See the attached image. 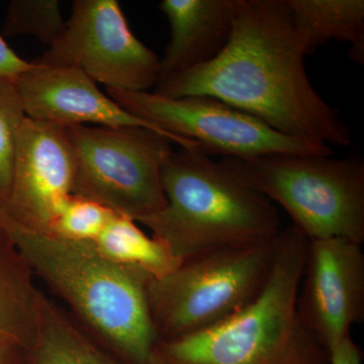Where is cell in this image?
Returning <instances> with one entry per match:
<instances>
[{"label": "cell", "instance_id": "obj_1", "mask_svg": "<svg viewBox=\"0 0 364 364\" xmlns=\"http://www.w3.org/2000/svg\"><path fill=\"white\" fill-rule=\"evenodd\" d=\"M306 55L284 0H234L233 28L221 54L159 81L153 92L217 98L291 138L350 145V129L309 80Z\"/></svg>", "mask_w": 364, "mask_h": 364}, {"label": "cell", "instance_id": "obj_9", "mask_svg": "<svg viewBox=\"0 0 364 364\" xmlns=\"http://www.w3.org/2000/svg\"><path fill=\"white\" fill-rule=\"evenodd\" d=\"M36 62L78 69L109 90L148 91L159 79V57L132 33L117 0L74 1L65 30Z\"/></svg>", "mask_w": 364, "mask_h": 364}, {"label": "cell", "instance_id": "obj_7", "mask_svg": "<svg viewBox=\"0 0 364 364\" xmlns=\"http://www.w3.org/2000/svg\"><path fill=\"white\" fill-rule=\"evenodd\" d=\"M74 159L71 193L139 221L166 207L161 168L171 141L140 127L66 128Z\"/></svg>", "mask_w": 364, "mask_h": 364}, {"label": "cell", "instance_id": "obj_23", "mask_svg": "<svg viewBox=\"0 0 364 364\" xmlns=\"http://www.w3.org/2000/svg\"><path fill=\"white\" fill-rule=\"evenodd\" d=\"M0 364H30L28 349L20 345L0 343Z\"/></svg>", "mask_w": 364, "mask_h": 364}, {"label": "cell", "instance_id": "obj_8", "mask_svg": "<svg viewBox=\"0 0 364 364\" xmlns=\"http://www.w3.org/2000/svg\"><path fill=\"white\" fill-rule=\"evenodd\" d=\"M107 92L124 111L169 135L193 141L208 156L251 159L268 154L334 155L330 146L284 135L217 98H170L148 91L109 88Z\"/></svg>", "mask_w": 364, "mask_h": 364}, {"label": "cell", "instance_id": "obj_20", "mask_svg": "<svg viewBox=\"0 0 364 364\" xmlns=\"http://www.w3.org/2000/svg\"><path fill=\"white\" fill-rule=\"evenodd\" d=\"M26 119L14 81L0 79V203H6L9 200L16 144Z\"/></svg>", "mask_w": 364, "mask_h": 364}, {"label": "cell", "instance_id": "obj_14", "mask_svg": "<svg viewBox=\"0 0 364 364\" xmlns=\"http://www.w3.org/2000/svg\"><path fill=\"white\" fill-rule=\"evenodd\" d=\"M33 277L25 257L0 230V343L28 350L32 346L42 294Z\"/></svg>", "mask_w": 364, "mask_h": 364}, {"label": "cell", "instance_id": "obj_17", "mask_svg": "<svg viewBox=\"0 0 364 364\" xmlns=\"http://www.w3.org/2000/svg\"><path fill=\"white\" fill-rule=\"evenodd\" d=\"M136 223L114 215L93 245L107 259L150 279H161L181 267V260L161 242L144 233Z\"/></svg>", "mask_w": 364, "mask_h": 364}, {"label": "cell", "instance_id": "obj_3", "mask_svg": "<svg viewBox=\"0 0 364 364\" xmlns=\"http://www.w3.org/2000/svg\"><path fill=\"white\" fill-rule=\"evenodd\" d=\"M161 181L166 207L136 223L182 262L267 243L282 230L269 200L200 150H172L162 165Z\"/></svg>", "mask_w": 364, "mask_h": 364}, {"label": "cell", "instance_id": "obj_5", "mask_svg": "<svg viewBox=\"0 0 364 364\" xmlns=\"http://www.w3.org/2000/svg\"><path fill=\"white\" fill-rule=\"evenodd\" d=\"M249 188L282 205L309 240L364 242V162L358 154H268L220 160Z\"/></svg>", "mask_w": 364, "mask_h": 364}, {"label": "cell", "instance_id": "obj_18", "mask_svg": "<svg viewBox=\"0 0 364 364\" xmlns=\"http://www.w3.org/2000/svg\"><path fill=\"white\" fill-rule=\"evenodd\" d=\"M66 21L57 0H13L7 7L4 35H33L52 46L65 30Z\"/></svg>", "mask_w": 364, "mask_h": 364}, {"label": "cell", "instance_id": "obj_12", "mask_svg": "<svg viewBox=\"0 0 364 364\" xmlns=\"http://www.w3.org/2000/svg\"><path fill=\"white\" fill-rule=\"evenodd\" d=\"M32 63L28 71L14 80L28 119L64 128L85 124L109 128L140 127L161 134L184 149L200 150L193 141L169 135L124 111L82 71L36 61Z\"/></svg>", "mask_w": 364, "mask_h": 364}, {"label": "cell", "instance_id": "obj_19", "mask_svg": "<svg viewBox=\"0 0 364 364\" xmlns=\"http://www.w3.org/2000/svg\"><path fill=\"white\" fill-rule=\"evenodd\" d=\"M116 215L100 203L71 195L59 208L46 233L67 240L93 242Z\"/></svg>", "mask_w": 364, "mask_h": 364}, {"label": "cell", "instance_id": "obj_10", "mask_svg": "<svg viewBox=\"0 0 364 364\" xmlns=\"http://www.w3.org/2000/svg\"><path fill=\"white\" fill-rule=\"evenodd\" d=\"M361 245L340 237L309 240L299 315L328 353L364 320Z\"/></svg>", "mask_w": 364, "mask_h": 364}, {"label": "cell", "instance_id": "obj_4", "mask_svg": "<svg viewBox=\"0 0 364 364\" xmlns=\"http://www.w3.org/2000/svg\"><path fill=\"white\" fill-rule=\"evenodd\" d=\"M308 245L296 227L282 229L259 296L210 329L159 341L157 364H329V353L299 315Z\"/></svg>", "mask_w": 364, "mask_h": 364}, {"label": "cell", "instance_id": "obj_13", "mask_svg": "<svg viewBox=\"0 0 364 364\" xmlns=\"http://www.w3.org/2000/svg\"><path fill=\"white\" fill-rule=\"evenodd\" d=\"M159 6L171 35L160 59L158 82L213 61L229 42L234 0H163Z\"/></svg>", "mask_w": 364, "mask_h": 364}, {"label": "cell", "instance_id": "obj_2", "mask_svg": "<svg viewBox=\"0 0 364 364\" xmlns=\"http://www.w3.org/2000/svg\"><path fill=\"white\" fill-rule=\"evenodd\" d=\"M0 230L35 277L71 309L83 330L121 364H157L159 337L148 306L147 275L117 265L92 242L30 229L0 205Z\"/></svg>", "mask_w": 364, "mask_h": 364}, {"label": "cell", "instance_id": "obj_15", "mask_svg": "<svg viewBox=\"0 0 364 364\" xmlns=\"http://www.w3.org/2000/svg\"><path fill=\"white\" fill-rule=\"evenodd\" d=\"M306 55L331 40L351 44L354 62L364 61L363 0H284Z\"/></svg>", "mask_w": 364, "mask_h": 364}, {"label": "cell", "instance_id": "obj_11", "mask_svg": "<svg viewBox=\"0 0 364 364\" xmlns=\"http://www.w3.org/2000/svg\"><path fill=\"white\" fill-rule=\"evenodd\" d=\"M73 152L66 128L26 117L16 144L7 214L36 231L46 232L72 195Z\"/></svg>", "mask_w": 364, "mask_h": 364}, {"label": "cell", "instance_id": "obj_22", "mask_svg": "<svg viewBox=\"0 0 364 364\" xmlns=\"http://www.w3.org/2000/svg\"><path fill=\"white\" fill-rule=\"evenodd\" d=\"M361 353L358 345L347 337L329 350V364H361Z\"/></svg>", "mask_w": 364, "mask_h": 364}, {"label": "cell", "instance_id": "obj_16", "mask_svg": "<svg viewBox=\"0 0 364 364\" xmlns=\"http://www.w3.org/2000/svg\"><path fill=\"white\" fill-rule=\"evenodd\" d=\"M28 356L30 364H121L43 293Z\"/></svg>", "mask_w": 364, "mask_h": 364}, {"label": "cell", "instance_id": "obj_6", "mask_svg": "<svg viewBox=\"0 0 364 364\" xmlns=\"http://www.w3.org/2000/svg\"><path fill=\"white\" fill-rule=\"evenodd\" d=\"M277 236L196 256L166 277L151 279L146 294L160 341L205 331L252 303L272 272Z\"/></svg>", "mask_w": 364, "mask_h": 364}, {"label": "cell", "instance_id": "obj_21", "mask_svg": "<svg viewBox=\"0 0 364 364\" xmlns=\"http://www.w3.org/2000/svg\"><path fill=\"white\" fill-rule=\"evenodd\" d=\"M32 65V62L21 58L0 36V79L14 81Z\"/></svg>", "mask_w": 364, "mask_h": 364}]
</instances>
